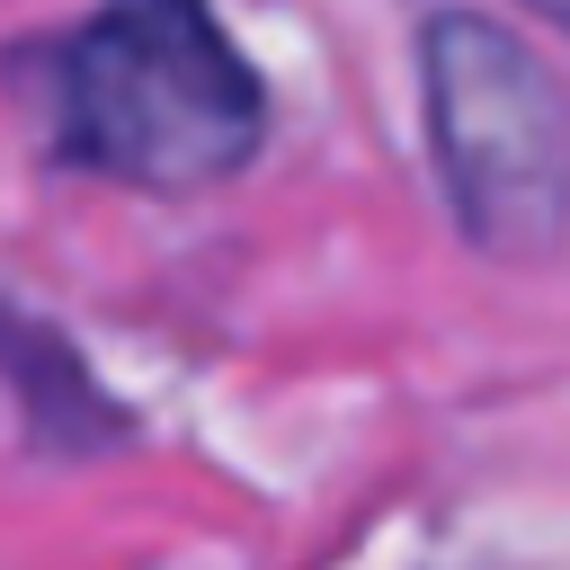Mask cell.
Wrapping results in <instances>:
<instances>
[{"label": "cell", "instance_id": "obj_1", "mask_svg": "<svg viewBox=\"0 0 570 570\" xmlns=\"http://www.w3.org/2000/svg\"><path fill=\"white\" fill-rule=\"evenodd\" d=\"M53 80L62 151L151 196L223 187L267 134L258 71L205 0H107L62 45Z\"/></svg>", "mask_w": 570, "mask_h": 570}, {"label": "cell", "instance_id": "obj_2", "mask_svg": "<svg viewBox=\"0 0 570 570\" xmlns=\"http://www.w3.org/2000/svg\"><path fill=\"white\" fill-rule=\"evenodd\" d=\"M419 80L463 240L490 258H552L570 240V89L472 9L428 18Z\"/></svg>", "mask_w": 570, "mask_h": 570}, {"label": "cell", "instance_id": "obj_3", "mask_svg": "<svg viewBox=\"0 0 570 570\" xmlns=\"http://www.w3.org/2000/svg\"><path fill=\"white\" fill-rule=\"evenodd\" d=\"M525 9H534V18H552V27L570 36V0H525Z\"/></svg>", "mask_w": 570, "mask_h": 570}]
</instances>
